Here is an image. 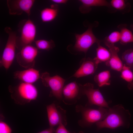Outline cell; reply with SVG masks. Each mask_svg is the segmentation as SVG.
<instances>
[{"label":"cell","mask_w":133,"mask_h":133,"mask_svg":"<svg viewBox=\"0 0 133 133\" xmlns=\"http://www.w3.org/2000/svg\"><path fill=\"white\" fill-rule=\"evenodd\" d=\"M46 109L50 127H54L61 124L66 125V110L54 103L47 106Z\"/></svg>","instance_id":"9"},{"label":"cell","mask_w":133,"mask_h":133,"mask_svg":"<svg viewBox=\"0 0 133 133\" xmlns=\"http://www.w3.org/2000/svg\"><path fill=\"white\" fill-rule=\"evenodd\" d=\"M130 28L133 31V24H131L130 25Z\"/></svg>","instance_id":"31"},{"label":"cell","mask_w":133,"mask_h":133,"mask_svg":"<svg viewBox=\"0 0 133 133\" xmlns=\"http://www.w3.org/2000/svg\"><path fill=\"white\" fill-rule=\"evenodd\" d=\"M79 133H84L83 131H80L79 132Z\"/></svg>","instance_id":"32"},{"label":"cell","mask_w":133,"mask_h":133,"mask_svg":"<svg viewBox=\"0 0 133 133\" xmlns=\"http://www.w3.org/2000/svg\"><path fill=\"white\" fill-rule=\"evenodd\" d=\"M5 31L8 33V38L0 61V66L7 70L11 65L15 56L17 37L15 32L10 27H7Z\"/></svg>","instance_id":"5"},{"label":"cell","mask_w":133,"mask_h":133,"mask_svg":"<svg viewBox=\"0 0 133 133\" xmlns=\"http://www.w3.org/2000/svg\"><path fill=\"white\" fill-rule=\"evenodd\" d=\"M81 62L80 67L71 77L79 78L93 74L99 64L94 58H83Z\"/></svg>","instance_id":"12"},{"label":"cell","mask_w":133,"mask_h":133,"mask_svg":"<svg viewBox=\"0 0 133 133\" xmlns=\"http://www.w3.org/2000/svg\"><path fill=\"white\" fill-rule=\"evenodd\" d=\"M79 87V97L85 95L87 97L88 101L85 106L89 107L93 105L99 107L108 108L109 102L104 99L99 89H95L94 85L90 83H87L82 85L78 84Z\"/></svg>","instance_id":"4"},{"label":"cell","mask_w":133,"mask_h":133,"mask_svg":"<svg viewBox=\"0 0 133 133\" xmlns=\"http://www.w3.org/2000/svg\"><path fill=\"white\" fill-rule=\"evenodd\" d=\"M91 27L82 34H76V41L74 48L78 51L83 52L86 54L90 48L94 43H100V41L93 34Z\"/></svg>","instance_id":"10"},{"label":"cell","mask_w":133,"mask_h":133,"mask_svg":"<svg viewBox=\"0 0 133 133\" xmlns=\"http://www.w3.org/2000/svg\"><path fill=\"white\" fill-rule=\"evenodd\" d=\"M35 1L34 0H7L9 13L11 15H20L25 12L29 16Z\"/></svg>","instance_id":"11"},{"label":"cell","mask_w":133,"mask_h":133,"mask_svg":"<svg viewBox=\"0 0 133 133\" xmlns=\"http://www.w3.org/2000/svg\"><path fill=\"white\" fill-rule=\"evenodd\" d=\"M52 5L50 8H46L40 12V17L43 22H48L53 20L57 16L58 10L56 5Z\"/></svg>","instance_id":"17"},{"label":"cell","mask_w":133,"mask_h":133,"mask_svg":"<svg viewBox=\"0 0 133 133\" xmlns=\"http://www.w3.org/2000/svg\"><path fill=\"white\" fill-rule=\"evenodd\" d=\"M121 77L128 83L132 82L133 81V72L131 68L124 64L120 71Z\"/></svg>","instance_id":"25"},{"label":"cell","mask_w":133,"mask_h":133,"mask_svg":"<svg viewBox=\"0 0 133 133\" xmlns=\"http://www.w3.org/2000/svg\"><path fill=\"white\" fill-rule=\"evenodd\" d=\"M14 78L25 83L32 84L40 78L39 71L32 68L17 71L13 74Z\"/></svg>","instance_id":"14"},{"label":"cell","mask_w":133,"mask_h":133,"mask_svg":"<svg viewBox=\"0 0 133 133\" xmlns=\"http://www.w3.org/2000/svg\"><path fill=\"white\" fill-rule=\"evenodd\" d=\"M8 89L11 98L19 104H24L35 100L38 95V91L35 86L23 82L15 86L10 85Z\"/></svg>","instance_id":"3"},{"label":"cell","mask_w":133,"mask_h":133,"mask_svg":"<svg viewBox=\"0 0 133 133\" xmlns=\"http://www.w3.org/2000/svg\"><path fill=\"white\" fill-rule=\"evenodd\" d=\"M120 32L115 31L112 32L104 39L103 41L105 45L108 48L115 45L114 44L120 41Z\"/></svg>","instance_id":"23"},{"label":"cell","mask_w":133,"mask_h":133,"mask_svg":"<svg viewBox=\"0 0 133 133\" xmlns=\"http://www.w3.org/2000/svg\"><path fill=\"white\" fill-rule=\"evenodd\" d=\"M38 49L31 45L23 47L16 55L17 61L21 66L27 69L34 66Z\"/></svg>","instance_id":"8"},{"label":"cell","mask_w":133,"mask_h":133,"mask_svg":"<svg viewBox=\"0 0 133 133\" xmlns=\"http://www.w3.org/2000/svg\"><path fill=\"white\" fill-rule=\"evenodd\" d=\"M100 43L97 44L96 56L94 58L99 64L102 62H106L109 59L111 56L109 50L101 46Z\"/></svg>","instance_id":"20"},{"label":"cell","mask_w":133,"mask_h":133,"mask_svg":"<svg viewBox=\"0 0 133 133\" xmlns=\"http://www.w3.org/2000/svg\"><path fill=\"white\" fill-rule=\"evenodd\" d=\"M34 42L38 49L49 51L55 46L54 41L52 40L49 41L44 39H39L35 40Z\"/></svg>","instance_id":"22"},{"label":"cell","mask_w":133,"mask_h":133,"mask_svg":"<svg viewBox=\"0 0 133 133\" xmlns=\"http://www.w3.org/2000/svg\"><path fill=\"white\" fill-rule=\"evenodd\" d=\"M21 35L17 40V48L21 49L34 42L36 30L33 22L30 19L22 21L20 23Z\"/></svg>","instance_id":"6"},{"label":"cell","mask_w":133,"mask_h":133,"mask_svg":"<svg viewBox=\"0 0 133 133\" xmlns=\"http://www.w3.org/2000/svg\"><path fill=\"white\" fill-rule=\"evenodd\" d=\"M127 87L129 90H131L133 89V81L131 83H128Z\"/></svg>","instance_id":"30"},{"label":"cell","mask_w":133,"mask_h":133,"mask_svg":"<svg viewBox=\"0 0 133 133\" xmlns=\"http://www.w3.org/2000/svg\"><path fill=\"white\" fill-rule=\"evenodd\" d=\"M108 113L103 120L95 124L98 130L103 128L114 129L122 127L128 128L130 126L131 115L129 110L121 104L109 107Z\"/></svg>","instance_id":"1"},{"label":"cell","mask_w":133,"mask_h":133,"mask_svg":"<svg viewBox=\"0 0 133 133\" xmlns=\"http://www.w3.org/2000/svg\"><path fill=\"white\" fill-rule=\"evenodd\" d=\"M122 59L124 64L133 69V50L132 49L125 50L122 54Z\"/></svg>","instance_id":"24"},{"label":"cell","mask_w":133,"mask_h":133,"mask_svg":"<svg viewBox=\"0 0 133 133\" xmlns=\"http://www.w3.org/2000/svg\"><path fill=\"white\" fill-rule=\"evenodd\" d=\"M51 1L54 3L58 4L66 3L67 1L66 0H52Z\"/></svg>","instance_id":"29"},{"label":"cell","mask_w":133,"mask_h":133,"mask_svg":"<svg viewBox=\"0 0 133 133\" xmlns=\"http://www.w3.org/2000/svg\"><path fill=\"white\" fill-rule=\"evenodd\" d=\"M109 48L111 56L109 59L105 62V64L111 69L120 72L123 64L118 55L119 49L115 45Z\"/></svg>","instance_id":"15"},{"label":"cell","mask_w":133,"mask_h":133,"mask_svg":"<svg viewBox=\"0 0 133 133\" xmlns=\"http://www.w3.org/2000/svg\"><path fill=\"white\" fill-rule=\"evenodd\" d=\"M40 78L43 85L51 88L50 97L54 96L59 100L62 99V90L65 79L58 75L51 76L47 72L41 73Z\"/></svg>","instance_id":"7"},{"label":"cell","mask_w":133,"mask_h":133,"mask_svg":"<svg viewBox=\"0 0 133 133\" xmlns=\"http://www.w3.org/2000/svg\"><path fill=\"white\" fill-rule=\"evenodd\" d=\"M62 93L64 98L63 100L66 104L71 105L75 103L79 97V87L76 82L70 83L64 87Z\"/></svg>","instance_id":"13"},{"label":"cell","mask_w":133,"mask_h":133,"mask_svg":"<svg viewBox=\"0 0 133 133\" xmlns=\"http://www.w3.org/2000/svg\"><path fill=\"white\" fill-rule=\"evenodd\" d=\"M108 108L99 107L95 109L81 104L77 105L76 112L81 113L82 116L81 119L78 121V125L83 128L89 127L94 123L103 120L108 115Z\"/></svg>","instance_id":"2"},{"label":"cell","mask_w":133,"mask_h":133,"mask_svg":"<svg viewBox=\"0 0 133 133\" xmlns=\"http://www.w3.org/2000/svg\"><path fill=\"white\" fill-rule=\"evenodd\" d=\"M55 130L54 127H50L37 133H54Z\"/></svg>","instance_id":"28"},{"label":"cell","mask_w":133,"mask_h":133,"mask_svg":"<svg viewBox=\"0 0 133 133\" xmlns=\"http://www.w3.org/2000/svg\"><path fill=\"white\" fill-rule=\"evenodd\" d=\"M12 130L6 123L1 121L0 122V133H12Z\"/></svg>","instance_id":"26"},{"label":"cell","mask_w":133,"mask_h":133,"mask_svg":"<svg viewBox=\"0 0 133 133\" xmlns=\"http://www.w3.org/2000/svg\"><path fill=\"white\" fill-rule=\"evenodd\" d=\"M120 30V42L122 45L133 42V34L127 28L126 25L120 24L118 26Z\"/></svg>","instance_id":"19"},{"label":"cell","mask_w":133,"mask_h":133,"mask_svg":"<svg viewBox=\"0 0 133 133\" xmlns=\"http://www.w3.org/2000/svg\"><path fill=\"white\" fill-rule=\"evenodd\" d=\"M55 133H76L75 132H70L67 130L65 126L62 124L59 125L55 130Z\"/></svg>","instance_id":"27"},{"label":"cell","mask_w":133,"mask_h":133,"mask_svg":"<svg viewBox=\"0 0 133 133\" xmlns=\"http://www.w3.org/2000/svg\"><path fill=\"white\" fill-rule=\"evenodd\" d=\"M82 5L79 8L81 12L85 13L89 12L91 9L92 6H106L111 7L110 3L105 0H80Z\"/></svg>","instance_id":"16"},{"label":"cell","mask_w":133,"mask_h":133,"mask_svg":"<svg viewBox=\"0 0 133 133\" xmlns=\"http://www.w3.org/2000/svg\"><path fill=\"white\" fill-rule=\"evenodd\" d=\"M111 74L108 70H105L95 75L94 80L99 87L109 85L111 84Z\"/></svg>","instance_id":"18"},{"label":"cell","mask_w":133,"mask_h":133,"mask_svg":"<svg viewBox=\"0 0 133 133\" xmlns=\"http://www.w3.org/2000/svg\"><path fill=\"white\" fill-rule=\"evenodd\" d=\"M110 3L111 6L124 13H128L130 11V4L129 2H126L125 0H112Z\"/></svg>","instance_id":"21"}]
</instances>
